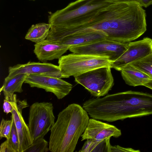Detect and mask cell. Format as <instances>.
<instances>
[{
	"label": "cell",
	"mask_w": 152,
	"mask_h": 152,
	"mask_svg": "<svg viewBox=\"0 0 152 152\" xmlns=\"http://www.w3.org/2000/svg\"><path fill=\"white\" fill-rule=\"evenodd\" d=\"M152 53V39L148 37L128 43L126 50L113 62L111 68L120 71L125 66Z\"/></svg>",
	"instance_id": "cell-11"
},
{
	"label": "cell",
	"mask_w": 152,
	"mask_h": 152,
	"mask_svg": "<svg viewBox=\"0 0 152 152\" xmlns=\"http://www.w3.org/2000/svg\"><path fill=\"white\" fill-rule=\"evenodd\" d=\"M28 75L18 74L10 77H7L5 78L0 89V92H3L5 99L11 98L15 92L21 93L23 91L22 86Z\"/></svg>",
	"instance_id": "cell-17"
},
{
	"label": "cell",
	"mask_w": 152,
	"mask_h": 152,
	"mask_svg": "<svg viewBox=\"0 0 152 152\" xmlns=\"http://www.w3.org/2000/svg\"><path fill=\"white\" fill-rule=\"evenodd\" d=\"M48 142L44 138L33 141L32 144L23 152H47L49 150Z\"/></svg>",
	"instance_id": "cell-21"
},
{
	"label": "cell",
	"mask_w": 152,
	"mask_h": 152,
	"mask_svg": "<svg viewBox=\"0 0 152 152\" xmlns=\"http://www.w3.org/2000/svg\"><path fill=\"white\" fill-rule=\"evenodd\" d=\"M145 10L137 1L113 2L100 11L97 23L90 27L104 32L106 39L126 43L138 38L146 31Z\"/></svg>",
	"instance_id": "cell-1"
},
{
	"label": "cell",
	"mask_w": 152,
	"mask_h": 152,
	"mask_svg": "<svg viewBox=\"0 0 152 152\" xmlns=\"http://www.w3.org/2000/svg\"><path fill=\"white\" fill-rule=\"evenodd\" d=\"M152 77V53L129 64Z\"/></svg>",
	"instance_id": "cell-20"
},
{
	"label": "cell",
	"mask_w": 152,
	"mask_h": 152,
	"mask_svg": "<svg viewBox=\"0 0 152 152\" xmlns=\"http://www.w3.org/2000/svg\"><path fill=\"white\" fill-rule=\"evenodd\" d=\"M10 120H5L2 118L1 122L0 127V138L7 139L9 137L13 122L11 117Z\"/></svg>",
	"instance_id": "cell-22"
},
{
	"label": "cell",
	"mask_w": 152,
	"mask_h": 152,
	"mask_svg": "<svg viewBox=\"0 0 152 152\" xmlns=\"http://www.w3.org/2000/svg\"><path fill=\"white\" fill-rule=\"evenodd\" d=\"M0 152H15L6 140L0 146Z\"/></svg>",
	"instance_id": "cell-26"
},
{
	"label": "cell",
	"mask_w": 152,
	"mask_h": 152,
	"mask_svg": "<svg viewBox=\"0 0 152 152\" xmlns=\"http://www.w3.org/2000/svg\"><path fill=\"white\" fill-rule=\"evenodd\" d=\"M112 2H115L121 1H137L140 2V0H107Z\"/></svg>",
	"instance_id": "cell-29"
},
{
	"label": "cell",
	"mask_w": 152,
	"mask_h": 152,
	"mask_svg": "<svg viewBox=\"0 0 152 152\" xmlns=\"http://www.w3.org/2000/svg\"><path fill=\"white\" fill-rule=\"evenodd\" d=\"M120 72L125 83L130 86H143L152 80V77L147 74L129 64L123 68Z\"/></svg>",
	"instance_id": "cell-16"
},
{
	"label": "cell",
	"mask_w": 152,
	"mask_h": 152,
	"mask_svg": "<svg viewBox=\"0 0 152 152\" xmlns=\"http://www.w3.org/2000/svg\"><path fill=\"white\" fill-rule=\"evenodd\" d=\"M10 77L20 74H39L61 78V70L58 66L50 63L29 61L23 64H17L9 67Z\"/></svg>",
	"instance_id": "cell-12"
},
{
	"label": "cell",
	"mask_w": 152,
	"mask_h": 152,
	"mask_svg": "<svg viewBox=\"0 0 152 152\" xmlns=\"http://www.w3.org/2000/svg\"><path fill=\"white\" fill-rule=\"evenodd\" d=\"M121 130L115 126L93 118L89 119L86 127L81 135V141L91 140L100 141L113 137L118 138Z\"/></svg>",
	"instance_id": "cell-13"
},
{
	"label": "cell",
	"mask_w": 152,
	"mask_h": 152,
	"mask_svg": "<svg viewBox=\"0 0 152 152\" xmlns=\"http://www.w3.org/2000/svg\"><path fill=\"white\" fill-rule=\"evenodd\" d=\"M129 43H121L105 38L88 45L70 47L69 50L74 53L108 57L114 62L126 50Z\"/></svg>",
	"instance_id": "cell-8"
},
{
	"label": "cell",
	"mask_w": 152,
	"mask_h": 152,
	"mask_svg": "<svg viewBox=\"0 0 152 152\" xmlns=\"http://www.w3.org/2000/svg\"></svg>",
	"instance_id": "cell-30"
},
{
	"label": "cell",
	"mask_w": 152,
	"mask_h": 152,
	"mask_svg": "<svg viewBox=\"0 0 152 152\" xmlns=\"http://www.w3.org/2000/svg\"><path fill=\"white\" fill-rule=\"evenodd\" d=\"M24 83L31 87L42 88L52 93L59 99L68 95L72 88L71 84L61 78L43 75H28Z\"/></svg>",
	"instance_id": "cell-9"
},
{
	"label": "cell",
	"mask_w": 152,
	"mask_h": 152,
	"mask_svg": "<svg viewBox=\"0 0 152 152\" xmlns=\"http://www.w3.org/2000/svg\"><path fill=\"white\" fill-rule=\"evenodd\" d=\"M113 62L107 57L73 53L62 56L58 62L62 78L75 77L102 67H111Z\"/></svg>",
	"instance_id": "cell-5"
},
{
	"label": "cell",
	"mask_w": 152,
	"mask_h": 152,
	"mask_svg": "<svg viewBox=\"0 0 152 152\" xmlns=\"http://www.w3.org/2000/svg\"><path fill=\"white\" fill-rule=\"evenodd\" d=\"M53 110L50 102H36L30 106L28 125L33 141L44 138L51 130L55 123Z\"/></svg>",
	"instance_id": "cell-6"
},
{
	"label": "cell",
	"mask_w": 152,
	"mask_h": 152,
	"mask_svg": "<svg viewBox=\"0 0 152 152\" xmlns=\"http://www.w3.org/2000/svg\"><path fill=\"white\" fill-rule=\"evenodd\" d=\"M113 2L107 0H77L51 14L48 23L64 28L71 34L89 27L98 12Z\"/></svg>",
	"instance_id": "cell-4"
},
{
	"label": "cell",
	"mask_w": 152,
	"mask_h": 152,
	"mask_svg": "<svg viewBox=\"0 0 152 152\" xmlns=\"http://www.w3.org/2000/svg\"><path fill=\"white\" fill-rule=\"evenodd\" d=\"M6 140L15 152H18L19 139L14 121L10 136L8 139H6Z\"/></svg>",
	"instance_id": "cell-23"
},
{
	"label": "cell",
	"mask_w": 152,
	"mask_h": 152,
	"mask_svg": "<svg viewBox=\"0 0 152 152\" xmlns=\"http://www.w3.org/2000/svg\"><path fill=\"white\" fill-rule=\"evenodd\" d=\"M12 98L8 100L4 99V100L3 105V110L4 112L7 114L9 113H11L13 109V107L11 104Z\"/></svg>",
	"instance_id": "cell-25"
},
{
	"label": "cell",
	"mask_w": 152,
	"mask_h": 152,
	"mask_svg": "<svg viewBox=\"0 0 152 152\" xmlns=\"http://www.w3.org/2000/svg\"><path fill=\"white\" fill-rule=\"evenodd\" d=\"M34 52L38 59L43 62L59 59L69 50V47L59 41L46 39L34 45Z\"/></svg>",
	"instance_id": "cell-15"
},
{
	"label": "cell",
	"mask_w": 152,
	"mask_h": 152,
	"mask_svg": "<svg viewBox=\"0 0 152 152\" xmlns=\"http://www.w3.org/2000/svg\"><path fill=\"white\" fill-rule=\"evenodd\" d=\"M11 104L13 107L11 117L13 119L19 139L18 152H23L33 141L28 125L22 115L23 109L28 105L26 99L22 101L18 99L15 94L11 99Z\"/></svg>",
	"instance_id": "cell-10"
},
{
	"label": "cell",
	"mask_w": 152,
	"mask_h": 152,
	"mask_svg": "<svg viewBox=\"0 0 152 152\" xmlns=\"http://www.w3.org/2000/svg\"><path fill=\"white\" fill-rule=\"evenodd\" d=\"M106 37V35L102 31L89 27L67 35L59 42L69 47L88 45L105 39Z\"/></svg>",
	"instance_id": "cell-14"
},
{
	"label": "cell",
	"mask_w": 152,
	"mask_h": 152,
	"mask_svg": "<svg viewBox=\"0 0 152 152\" xmlns=\"http://www.w3.org/2000/svg\"><path fill=\"white\" fill-rule=\"evenodd\" d=\"M110 137L100 141L87 140L79 152H111Z\"/></svg>",
	"instance_id": "cell-19"
},
{
	"label": "cell",
	"mask_w": 152,
	"mask_h": 152,
	"mask_svg": "<svg viewBox=\"0 0 152 152\" xmlns=\"http://www.w3.org/2000/svg\"><path fill=\"white\" fill-rule=\"evenodd\" d=\"M140 2L142 7H147L152 4V0H140Z\"/></svg>",
	"instance_id": "cell-27"
},
{
	"label": "cell",
	"mask_w": 152,
	"mask_h": 152,
	"mask_svg": "<svg viewBox=\"0 0 152 152\" xmlns=\"http://www.w3.org/2000/svg\"><path fill=\"white\" fill-rule=\"evenodd\" d=\"M83 107L91 118L109 122L152 114V94L128 91L89 99Z\"/></svg>",
	"instance_id": "cell-2"
},
{
	"label": "cell",
	"mask_w": 152,
	"mask_h": 152,
	"mask_svg": "<svg viewBox=\"0 0 152 152\" xmlns=\"http://www.w3.org/2000/svg\"><path fill=\"white\" fill-rule=\"evenodd\" d=\"M111 68L104 66L91 70L74 77L75 81L94 96H103L108 94L114 84Z\"/></svg>",
	"instance_id": "cell-7"
},
{
	"label": "cell",
	"mask_w": 152,
	"mask_h": 152,
	"mask_svg": "<svg viewBox=\"0 0 152 152\" xmlns=\"http://www.w3.org/2000/svg\"><path fill=\"white\" fill-rule=\"evenodd\" d=\"M88 114L75 103L60 112L50 130L49 150L52 152H73L78 140L86 127Z\"/></svg>",
	"instance_id": "cell-3"
},
{
	"label": "cell",
	"mask_w": 152,
	"mask_h": 152,
	"mask_svg": "<svg viewBox=\"0 0 152 152\" xmlns=\"http://www.w3.org/2000/svg\"><path fill=\"white\" fill-rule=\"evenodd\" d=\"M143 86L152 90V80L148 81Z\"/></svg>",
	"instance_id": "cell-28"
},
{
	"label": "cell",
	"mask_w": 152,
	"mask_h": 152,
	"mask_svg": "<svg viewBox=\"0 0 152 152\" xmlns=\"http://www.w3.org/2000/svg\"><path fill=\"white\" fill-rule=\"evenodd\" d=\"M140 152L139 150H136L131 148H126L121 147L118 145L112 146L111 147V152Z\"/></svg>",
	"instance_id": "cell-24"
},
{
	"label": "cell",
	"mask_w": 152,
	"mask_h": 152,
	"mask_svg": "<svg viewBox=\"0 0 152 152\" xmlns=\"http://www.w3.org/2000/svg\"><path fill=\"white\" fill-rule=\"evenodd\" d=\"M51 27L49 23H40L32 25L28 30L25 39L37 43L46 39Z\"/></svg>",
	"instance_id": "cell-18"
}]
</instances>
